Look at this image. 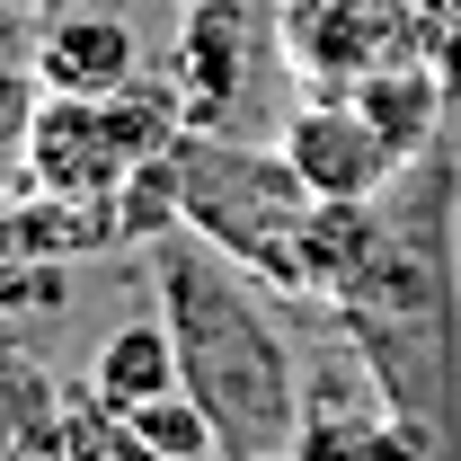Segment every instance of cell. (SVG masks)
<instances>
[{
    "label": "cell",
    "mask_w": 461,
    "mask_h": 461,
    "mask_svg": "<svg viewBox=\"0 0 461 461\" xmlns=\"http://www.w3.org/2000/svg\"><path fill=\"white\" fill-rule=\"evenodd\" d=\"M435 0H276V45L302 89L346 98L355 80L426 54Z\"/></svg>",
    "instance_id": "277c9868"
},
{
    "label": "cell",
    "mask_w": 461,
    "mask_h": 461,
    "mask_svg": "<svg viewBox=\"0 0 461 461\" xmlns=\"http://www.w3.org/2000/svg\"><path fill=\"white\" fill-rule=\"evenodd\" d=\"M267 9H276V0H267Z\"/></svg>",
    "instance_id": "30bf717a"
},
{
    "label": "cell",
    "mask_w": 461,
    "mask_h": 461,
    "mask_svg": "<svg viewBox=\"0 0 461 461\" xmlns=\"http://www.w3.org/2000/svg\"><path fill=\"white\" fill-rule=\"evenodd\" d=\"M453 151H461V142H453Z\"/></svg>",
    "instance_id": "8fae6325"
},
{
    "label": "cell",
    "mask_w": 461,
    "mask_h": 461,
    "mask_svg": "<svg viewBox=\"0 0 461 461\" xmlns=\"http://www.w3.org/2000/svg\"><path fill=\"white\" fill-rule=\"evenodd\" d=\"M453 9H461V0H453Z\"/></svg>",
    "instance_id": "7c38bea8"
},
{
    "label": "cell",
    "mask_w": 461,
    "mask_h": 461,
    "mask_svg": "<svg viewBox=\"0 0 461 461\" xmlns=\"http://www.w3.org/2000/svg\"><path fill=\"white\" fill-rule=\"evenodd\" d=\"M240 80H249V0H186V27H177L186 133H222V115L240 107Z\"/></svg>",
    "instance_id": "8992f818"
},
{
    "label": "cell",
    "mask_w": 461,
    "mask_h": 461,
    "mask_svg": "<svg viewBox=\"0 0 461 461\" xmlns=\"http://www.w3.org/2000/svg\"><path fill=\"white\" fill-rule=\"evenodd\" d=\"M355 107H364V124L400 151V160H426L435 142H444V107H453V89L435 80V62H391V71H373V80H355L346 89Z\"/></svg>",
    "instance_id": "ba28073f"
},
{
    "label": "cell",
    "mask_w": 461,
    "mask_h": 461,
    "mask_svg": "<svg viewBox=\"0 0 461 461\" xmlns=\"http://www.w3.org/2000/svg\"><path fill=\"white\" fill-rule=\"evenodd\" d=\"M151 267V302L177 338L186 364V400L213 417V444L222 461H258V453H293V426H302V373H293L285 338L258 302V276L222 258L204 230H160L142 249Z\"/></svg>",
    "instance_id": "7a4b0ae2"
},
{
    "label": "cell",
    "mask_w": 461,
    "mask_h": 461,
    "mask_svg": "<svg viewBox=\"0 0 461 461\" xmlns=\"http://www.w3.org/2000/svg\"><path fill=\"white\" fill-rule=\"evenodd\" d=\"M186 177V230H204L222 258H240L267 293L311 285V222L329 195L285 160V142H222V133H177Z\"/></svg>",
    "instance_id": "3957f363"
},
{
    "label": "cell",
    "mask_w": 461,
    "mask_h": 461,
    "mask_svg": "<svg viewBox=\"0 0 461 461\" xmlns=\"http://www.w3.org/2000/svg\"><path fill=\"white\" fill-rule=\"evenodd\" d=\"M133 27L107 18V9H89V18H62L54 36H45V54H36V80L45 89H71V98H115V89H133L142 71H133Z\"/></svg>",
    "instance_id": "52a82bcc"
},
{
    "label": "cell",
    "mask_w": 461,
    "mask_h": 461,
    "mask_svg": "<svg viewBox=\"0 0 461 461\" xmlns=\"http://www.w3.org/2000/svg\"><path fill=\"white\" fill-rule=\"evenodd\" d=\"M89 391L107 408H151V400H169V391H186V364H177V338H169V320L151 311V320H124L107 346H98V364H89Z\"/></svg>",
    "instance_id": "9c48e42d"
},
{
    "label": "cell",
    "mask_w": 461,
    "mask_h": 461,
    "mask_svg": "<svg viewBox=\"0 0 461 461\" xmlns=\"http://www.w3.org/2000/svg\"><path fill=\"white\" fill-rule=\"evenodd\" d=\"M461 151L435 142L426 160L391 177V195L364 204L355 267L338 276V320L355 346V373L382 391V408L426 444V461H461Z\"/></svg>",
    "instance_id": "6da1fadb"
},
{
    "label": "cell",
    "mask_w": 461,
    "mask_h": 461,
    "mask_svg": "<svg viewBox=\"0 0 461 461\" xmlns=\"http://www.w3.org/2000/svg\"><path fill=\"white\" fill-rule=\"evenodd\" d=\"M276 142H285V160L311 177V195H329V204H364V195H391V177L408 169L400 151L364 124L355 98H329V89H311L302 107L276 124Z\"/></svg>",
    "instance_id": "5b68a950"
}]
</instances>
